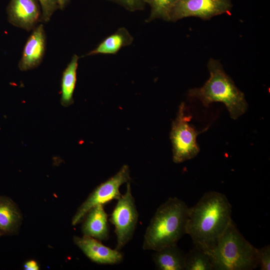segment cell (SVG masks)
<instances>
[{"mask_svg":"<svg viewBox=\"0 0 270 270\" xmlns=\"http://www.w3.org/2000/svg\"><path fill=\"white\" fill-rule=\"evenodd\" d=\"M232 206L224 194L208 192L189 208L186 234L195 246L208 252L232 220Z\"/></svg>","mask_w":270,"mask_h":270,"instance_id":"obj_1","label":"cell"},{"mask_svg":"<svg viewBox=\"0 0 270 270\" xmlns=\"http://www.w3.org/2000/svg\"><path fill=\"white\" fill-rule=\"evenodd\" d=\"M189 208L184 201L176 197H170L161 204L146 229L143 250L156 251L176 244L186 234Z\"/></svg>","mask_w":270,"mask_h":270,"instance_id":"obj_2","label":"cell"},{"mask_svg":"<svg viewBox=\"0 0 270 270\" xmlns=\"http://www.w3.org/2000/svg\"><path fill=\"white\" fill-rule=\"evenodd\" d=\"M210 77L201 88L188 90V95L198 99L206 107L213 102H220L226 107L230 116L237 119L246 111L248 104L244 94L224 72L218 60L210 58L208 64Z\"/></svg>","mask_w":270,"mask_h":270,"instance_id":"obj_3","label":"cell"},{"mask_svg":"<svg viewBox=\"0 0 270 270\" xmlns=\"http://www.w3.org/2000/svg\"><path fill=\"white\" fill-rule=\"evenodd\" d=\"M206 252L215 270H252L258 266L256 248L244 237L232 220Z\"/></svg>","mask_w":270,"mask_h":270,"instance_id":"obj_4","label":"cell"},{"mask_svg":"<svg viewBox=\"0 0 270 270\" xmlns=\"http://www.w3.org/2000/svg\"><path fill=\"white\" fill-rule=\"evenodd\" d=\"M186 110L184 103L182 102L170 133L172 160L176 164L193 158L200 150L196 142V136L200 132L189 123L191 116H186Z\"/></svg>","mask_w":270,"mask_h":270,"instance_id":"obj_5","label":"cell"},{"mask_svg":"<svg viewBox=\"0 0 270 270\" xmlns=\"http://www.w3.org/2000/svg\"><path fill=\"white\" fill-rule=\"evenodd\" d=\"M126 184V191L117 200L109 219L114 226L117 238L115 249L118 250H121L132 240L138 218L130 182Z\"/></svg>","mask_w":270,"mask_h":270,"instance_id":"obj_6","label":"cell"},{"mask_svg":"<svg viewBox=\"0 0 270 270\" xmlns=\"http://www.w3.org/2000/svg\"><path fill=\"white\" fill-rule=\"evenodd\" d=\"M130 169L124 165L114 176L101 183L90 194L80 206L74 215L72 224L75 226L80 222L88 212L98 204H104L114 200H118L122 196L120 186L130 180Z\"/></svg>","mask_w":270,"mask_h":270,"instance_id":"obj_7","label":"cell"},{"mask_svg":"<svg viewBox=\"0 0 270 270\" xmlns=\"http://www.w3.org/2000/svg\"><path fill=\"white\" fill-rule=\"evenodd\" d=\"M232 6L230 0H178L169 10L166 21L176 22L189 16L208 20L228 13Z\"/></svg>","mask_w":270,"mask_h":270,"instance_id":"obj_8","label":"cell"},{"mask_svg":"<svg viewBox=\"0 0 270 270\" xmlns=\"http://www.w3.org/2000/svg\"><path fill=\"white\" fill-rule=\"evenodd\" d=\"M9 22L29 31L40 21L41 11L37 0H10L7 8Z\"/></svg>","mask_w":270,"mask_h":270,"instance_id":"obj_9","label":"cell"},{"mask_svg":"<svg viewBox=\"0 0 270 270\" xmlns=\"http://www.w3.org/2000/svg\"><path fill=\"white\" fill-rule=\"evenodd\" d=\"M74 244L92 261L101 264H116L120 263L124 256L120 250L112 249L102 244L98 240L90 236H74Z\"/></svg>","mask_w":270,"mask_h":270,"instance_id":"obj_10","label":"cell"},{"mask_svg":"<svg viewBox=\"0 0 270 270\" xmlns=\"http://www.w3.org/2000/svg\"><path fill=\"white\" fill-rule=\"evenodd\" d=\"M46 36L42 24L36 26L27 40L18 66L22 71H28L38 66L44 58Z\"/></svg>","mask_w":270,"mask_h":270,"instance_id":"obj_11","label":"cell"},{"mask_svg":"<svg viewBox=\"0 0 270 270\" xmlns=\"http://www.w3.org/2000/svg\"><path fill=\"white\" fill-rule=\"evenodd\" d=\"M82 226V232L99 240H107L109 236L108 215L104 205L98 204L92 208L86 214Z\"/></svg>","mask_w":270,"mask_h":270,"instance_id":"obj_12","label":"cell"},{"mask_svg":"<svg viewBox=\"0 0 270 270\" xmlns=\"http://www.w3.org/2000/svg\"><path fill=\"white\" fill-rule=\"evenodd\" d=\"M22 221V214L10 198L0 196V234L9 235L16 232Z\"/></svg>","mask_w":270,"mask_h":270,"instance_id":"obj_13","label":"cell"},{"mask_svg":"<svg viewBox=\"0 0 270 270\" xmlns=\"http://www.w3.org/2000/svg\"><path fill=\"white\" fill-rule=\"evenodd\" d=\"M152 260L160 270H184L185 268V254L176 244L155 251Z\"/></svg>","mask_w":270,"mask_h":270,"instance_id":"obj_14","label":"cell"},{"mask_svg":"<svg viewBox=\"0 0 270 270\" xmlns=\"http://www.w3.org/2000/svg\"><path fill=\"white\" fill-rule=\"evenodd\" d=\"M133 40L134 38L127 29L120 28L114 33L106 37L84 56L98 54H116L122 48L132 44Z\"/></svg>","mask_w":270,"mask_h":270,"instance_id":"obj_15","label":"cell"},{"mask_svg":"<svg viewBox=\"0 0 270 270\" xmlns=\"http://www.w3.org/2000/svg\"><path fill=\"white\" fill-rule=\"evenodd\" d=\"M79 57L74 54L64 70L61 80L60 103L67 107L73 102V94L76 82V72Z\"/></svg>","mask_w":270,"mask_h":270,"instance_id":"obj_16","label":"cell"},{"mask_svg":"<svg viewBox=\"0 0 270 270\" xmlns=\"http://www.w3.org/2000/svg\"><path fill=\"white\" fill-rule=\"evenodd\" d=\"M186 270H213L210 255L203 250L194 248L185 254Z\"/></svg>","mask_w":270,"mask_h":270,"instance_id":"obj_17","label":"cell"},{"mask_svg":"<svg viewBox=\"0 0 270 270\" xmlns=\"http://www.w3.org/2000/svg\"><path fill=\"white\" fill-rule=\"evenodd\" d=\"M178 0H145L150 7V13L146 22L156 18H162L166 21L168 14L172 6Z\"/></svg>","mask_w":270,"mask_h":270,"instance_id":"obj_18","label":"cell"},{"mask_svg":"<svg viewBox=\"0 0 270 270\" xmlns=\"http://www.w3.org/2000/svg\"><path fill=\"white\" fill-rule=\"evenodd\" d=\"M41 6L40 22H48L54 13L59 8L56 0H38Z\"/></svg>","mask_w":270,"mask_h":270,"instance_id":"obj_19","label":"cell"},{"mask_svg":"<svg viewBox=\"0 0 270 270\" xmlns=\"http://www.w3.org/2000/svg\"><path fill=\"white\" fill-rule=\"evenodd\" d=\"M256 256L258 266L261 270H270V246L266 245L262 248H256Z\"/></svg>","mask_w":270,"mask_h":270,"instance_id":"obj_20","label":"cell"},{"mask_svg":"<svg viewBox=\"0 0 270 270\" xmlns=\"http://www.w3.org/2000/svg\"><path fill=\"white\" fill-rule=\"evenodd\" d=\"M124 6L127 10L134 12L143 10L145 6V0H110Z\"/></svg>","mask_w":270,"mask_h":270,"instance_id":"obj_21","label":"cell"},{"mask_svg":"<svg viewBox=\"0 0 270 270\" xmlns=\"http://www.w3.org/2000/svg\"><path fill=\"white\" fill-rule=\"evenodd\" d=\"M24 268L26 270H38L39 269L37 262L34 260L26 262L24 265Z\"/></svg>","mask_w":270,"mask_h":270,"instance_id":"obj_22","label":"cell"},{"mask_svg":"<svg viewBox=\"0 0 270 270\" xmlns=\"http://www.w3.org/2000/svg\"><path fill=\"white\" fill-rule=\"evenodd\" d=\"M59 9L63 10L68 4L70 0H56Z\"/></svg>","mask_w":270,"mask_h":270,"instance_id":"obj_23","label":"cell"},{"mask_svg":"<svg viewBox=\"0 0 270 270\" xmlns=\"http://www.w3.org/2000/svg\"><path fill=\"white\" fill-rule=\"evenodd\" d=\"M0 236H1L0 234Z\"/></svg>","mask_w":270,"mask_h":270,"instance_id":"obj_24","label":"cell"}]
</instances>
